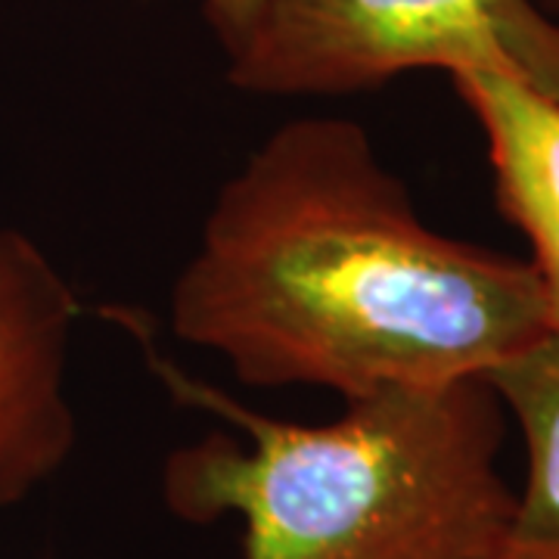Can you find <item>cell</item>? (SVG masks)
Returning a JSON list of instances; mask_svg holds the SVG:
<instances>
[{"label": "cell", "mask_w": 559, "mask_h": 559, "mask_svg": "<svg viewBox=\"0 0 559 559\" xmlns=\"http://www.w3.org/2000/svg\"><path fill=\"white\" fill-rule=\"evenodd\" d=\"M168 323L249 385L342 401L485 380L554 333L535 267L426 227L348 119L286 121L224 180Z\"/></svg>", "instance_id": "cell-1"}, {"label": "cell", "mask_w": 559, "mask_h": 559, "mask_svg": "<svg viewBox=\"0 0 559 559\" xmlns=\"http://www.w3.org/2000/svg\"><path fill=\"white\" fill-rule=\"evenodd\" d=\"M146 345V342H143ZM162 385L246 441L171 451L162 500L183 522H242L240 559H495L513 510L503 407L485 380L382 389L333 423L264 417L146 345Z\"/></svg>", "instance_id": "cell-2"}, {"label": "cell", "mask_w": 559, "mask_h": 559, "mask_svg": "<svg viewBox=\"0 0 559 559\" xmlns=\"http://www.w3.org/2000/svg\"><path fill=\"white\" fill-rule=\"evenodd\" d=\"M224 57L227 81L261 97H342L441 69L559 100V20L538 0H261Z\"/></svg>", "instance_id": "cell-3"}, {"label": "cell", "mask_w": 559, "mask_h": 559, "mask_svg": "<svg viewBox=\"0 0 559 559\" xmlns=\"http://www.w3.org/2000/svg\"><path fill=\"white\" fill-rule=\"evenodd\" d=\"M72 283L32 237L0 224V510L53 479L79 444L69 355Z\"/></svg>", "instance_id": "cell-4"}, {"label": "cell", "mask_w": 559, "mask_h": 559, "mask_svg": "<svg viewBox=\"0 0 559 559\" xmlns=\"http://www.w3.org/2000/svg\"><path fill=\"white\" fill-rule=\"evenodd\" d=\"M454 91L485 134L500 215L532 246L559 333V100L495 72L454 75Z\"/></svg>", "instance_id": "cell-5"}, {"label": "cell", "mask_w": 559, "mask_h": 559, "mask_svg": "<svg viewBox=\"0 0 559 559\" xmlns=\"http://www.w3.org/2000/svg\"><path fill=\"white\" fill-rule=\"evenodd\" d=\"M485 382L525 444V481L495 559H559V333L503 360Z\"/></svg>", "instance_id": "cell-6"}, {"label": "cell", "mask_w": 559, "mask_h": 559, "mask_svg": "<svg viewBox=\"0 0 559 559\" xmlns=\"http://www.w3.org/2000/svg\"><path fill=\"white\" fill-rule=\"evenodd\" d=\"M259 3L261 0H200L202 16L212 25L221 50L240 38V32L249 25L252 13L259 10Z\"/></svg>", "instance_id": "cell-7"}, {"label": "cell", "mask_w": 559, "mask_h": 559, "mask_svg": "<svg viewBox=\"0 0 559 559\" xmlns=\"http://www.w3.org/2000/svg\"><path fill=\"white\" fill-rule=\"evenodd\" d=\"M538 3L554 16V20H559V0H538Z\"/></svg>", "instance_id": "cell-8"}]
</instances>
